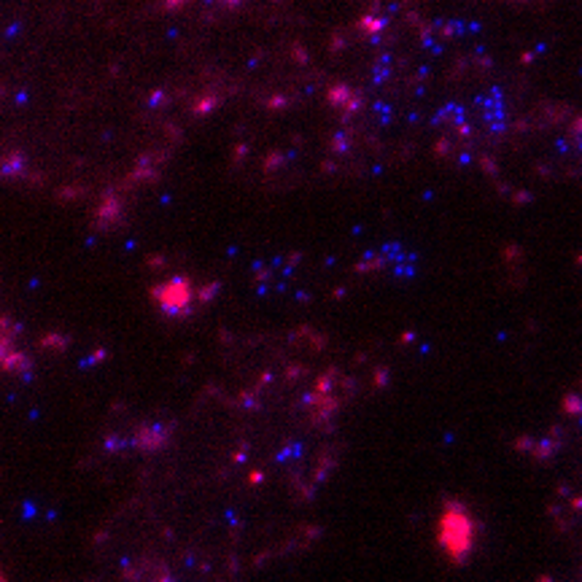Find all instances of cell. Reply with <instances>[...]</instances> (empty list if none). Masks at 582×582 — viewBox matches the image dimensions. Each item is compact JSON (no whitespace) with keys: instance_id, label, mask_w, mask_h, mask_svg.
<instances>
[{"instance_id":"cell-3","label":"cell","mask_w":582,"mask_h":582,"mask_svg":"<svg viewBox=\"0 0 582 582\" xmlns=\"http://www.w3.org/2000/svg\"><path fill=\"white\" fill-rule=\"evenodd\" d=\"M566 143H569V148L577 154V160L582 162V119L572 121V127H569V138H566Z\"/></svg>"},{"instance_id":"cell-2","label":"cell","mask_w":582,"mask_h":582,"mask_svg":"<svg viewBox=\"0 0 582 582\" xmlns=\"http://www.w3.org/2000/svg\"><path fill=\"white\" fill-rule=\"evenodd\" d=\"M157 302H160L162 310H167V313H181V310H186V302H189V283L183 281V278H176V281L164 283L162 289H157Z\"/></svg>"},{"instance_id":"cell-1","label":"cell","mask_w":582,"mask_h":582,"mask_svg":"<svg viewBox=\"0 0 582 582\" xmlns=\"http://www.w3.org/2000/svg\"><path fill=\"white\" fill-rule=\"evenodd\" d=\"M437 542L453 563L469 561L477 544V521L461 502H445L437 523Z\"/></svg>"}]
</instances>
